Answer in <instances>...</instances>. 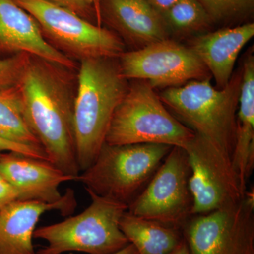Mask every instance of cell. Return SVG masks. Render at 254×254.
Returning a JSON list of instances; mask_svg holds the SVG:
<instances>
[{
    "label": "cell",
    "instance_id": "obj_5",
    "mask_svg": "<svg viewBox=\"0 0 254 254\" xmlns=\"http://www.w3.org/2000/svg\"><path fill=\"white\" fill-rule=\"evenodd\" d=\"M195 133L169 111L154 89L134 80L115 110L105 143L163 144L185 148Z\"/></svg>",
    "mask_w": 254,
    "mask_h": 254
},
{
    "label": "cell",
    "instance_id": "obj_4",
    "mask_svg": "<svg viewBox=\"0 0 254 254\" xmlns=\"http://www.w3.org/2000/svg\"><path fill=\"white\" fill-rule=\"evenodd\" d=\"M86 191L91 203L81 213L36 229L33 237L48 243L36 254H112L129 244L120 226L128 205Z\"/></svg>",
    "mask_w": 254,
    "mask_h": 254
},
{
    "label": "cell",
    "instance_id": "obj_14",
    "mask_svg": "<svg viewBox=\"0 0 254 254\" xmlns=\"http://www.w3.org/2000/svg\"><path fill=\"white\" fill-rule=\"evenodd\" d=\"M0 173L18 192L19 200L57 203L64 182L76 181L48 160L6 152L0 154Z\"/></svg>",
    "mask_w": 254,
    "mask_h": 254
},
{
    "label": "cell",
    "instance_id": "obj_16",
    "mask_svg": "<svg viewBox=\"0 0 254 254\" xmlns=\"http://www.w3.org/2000/svg\"><path fill=\"white\" fill-rule=\"evenodd\" d=\"M254 36V23L200 35L190 48L201 60L215 79L216 88H225L230 81L241 50Z\"/></svg>",
    "mask_w": 254,
    "mask_h": 254
},
{
    "label": "cell",
    "instance_id": "obj_23",
    "mask_svg": "<svg viewBox=\"0 0 254 254\" xmlns=\"http://www.w3.org/2000/svg\"><path fill=\"white\" fill-rule=\"evenodd\" d=\"M55 4L66 8L90 21L91 16L98 18L100 25L99 0H49ZM91 22V21H90Z\"/></svg>",
    "mask_w": 254,
    "mask_h": 254
},
{
    "label": "cell",
    "instance_id": "obj_26",
    "mask_svg": "<svg viewBox=\"0 0 254 254\" xmlns=\"http://www.w3.org/2000/svg\"><path fill=\"white\" fill-rule=\"evenodd\" d=\"M146 1L155 11H158L159 14L163 15L180 0H146Z\"/></svg>",
    "mask_w": 254,
    "mask_h": 254
},
{
    "label": "cell",
    "instance_id": "obj_2",
    "mask_svg": "<svg viewBox=\"0 0 254 254\" xmlns=\"http://www.w3.org/2000/svg\"><path fill=\"white\" fill-rule=\"evenodd\" d=\"M116 60L90 58L80 62L73 127L81 172L93 163L104 145L113 114L129 86Z\"/></svg>",
    "mask_w": 254,
    "mask_h": 254
},
{
    "label": "cell",
    "instance_id": "obj_11",
    "mask_svg": "<svg viewBox=\"0 0 254 254\" xmlns=\"http://www.w3.org/2000/svg\"><path fill=\"white\" fill-rule=\"evenodd\" d=\"M254 207L237 204L195 215L187 222L190 254H254Z\"/></svg>",
    "mask_w": 254,
    "mask_h": 254
},
{
    "label": "cell",
    "instance_id": "obj_20",
    "mask_svg": "<svg viewBox=\"0 0 254 254\" xmlns=\"http://www.w3.org/2000/svg\"><path fill=\"white\" fill-rule=\"evenodd\" d=\"M162 16L168 28L184 33L203 31L213 22L198 0H180Z\"/></svg>",
    "mask_w": 254,
    "mask_h": 254
},
{
    "label": "cell",
    "instance_id": "obj_22",
    "mask_svg": "<svg viewBox=\"0 0 254 254\" xmlns=\"http://www.w3.org/2000/svg\"><path fill=\"white\" fill-rule=\"evenodd\" d=\"M31 55L20 53L0 59V91L18 86Z\"/></svg>",
    "mask_w": 254,
    "mask_h": 254
},
{
    "label": "cell",
    "instance_id": "obj_8",
    "mask_svg": "<svg viewBox=\"0 0 254 254\" xmlns=\"http://www.w3.org/2000/svg\"><path fill=\"white\" fill-rule=\"evenodd\" d=\"M144 190L128 205L136 216L179 228L191 215L190 167L186 150L173 147Z\"/></svg>",
    "mask_w": 254,
    "mask_h": 254
},
{
    "label": "cell",
    "instance_id": "obj_9",
    "mask_svg": "<svg viewBox=\"0 0 254 254\" xmlns=\"http://www.w3.org/2000/svg\"><path fill=\"white\" fill-rule=\"evenodd\" d=\"M185 150L190 170L191 215L210 213L242 201L245 192L230 157L196 134Z\"/></svg>",
    "mask_w": 254,
    "mask_h": 254
},
{
    "label": "cell",
    "instance_id": "obj_29",
    "mask_svg": "<svg viewBox=\"0 0 254 254\" xmlns=\"http://www.w3.org/2000/svg\"><path fill=\"white\" fill-rule=\"evenodd\" d=\"M0 154H1V152H0Z\"/></svg>",
    "mask_w": 254,
    "mask_h": 254
},
{
    "label": "cell",
    "instance_id": "obj_18",
    "mask_svg": "<svg viewBox=\"0 0 254 254\" xmlns=\"http://www.w3.org/2000/svg\"><path fill=\"white\" fill-rule=\"evenodd\" d=\"M120 226L138 254H169L184 240L179 228L136 216L128 210Z\"/></svg>",
    "mask_w": 254,
    "mask_h": 254
},
{
    "label": "cell",
    "instance_id": "obj_13",
    "mask_svg": "<svg viewBox=\"0 0 254 254\" xmlns=\"http://www.w3.org/2000/svg\"><path fill=\"white\" fill-rule=\"evenodd\" d=\"M26 53L68 68L76 69L70 59L46 41L36 20L14 0H0V54Z\"/></svg>",
    "mask_w": 254,
    "mask_h": 254
},
{
    "label": "cell",
    "instance_id": "obj_19",
    "mask_svg": "<svg viewBox=\"0 0 254 254\" xmlns=\"http://www.w3.org/2000/svg\"><path fill=\"white\" fill-rule=\"evenodd\" d=\"M0 138L44 150L26 120L17 86L0 91Z\"/></svg>",
    "mask_w": 254,
    "mask_h": 254
},
{
    "label": "cell",
    "instance_id": "obj_17",
    "mask_svg": "<svg viewBox=\"0 0 254 254\" xmlns=\"http://www.w3.org/2000/svg\"><path fill=\"white\" fill-rule=\"evenodd\" d=\"M232 164L243 191L254 167V56L249 51L242 64Z\"/></svg>",
    "mask_w": 254,
    "mask_h": 254
},
{
    "label": "cell",
    "instance_id": "obj_1",
    "mask_svg": "<svg viewBox=\"0 0 254 254\" xmlns=\"http://www.w3.org/2000/svg\"><path fill=\"white\" fill-rule=\"evenodd\" d=\"M71 70L30 56L17 86L25 115L50 163L77 179L73 110L76 91Z\"/></svg>",
    "mask_w": 254,
    "mask_h": 254
},
{
    "label": "cell",
    "instance_id": "obj_3",
    "mask_svg": "<svg viewBox=\"0 0 254 254\" xmlns=\"http://www.w3.org/2000/svg\"><path fill=\"white\" fill-rule=\"evenodd\" d=\"M242 80L241 66L222 89L208 78L166 88L159 97L175 118L232 159Z\"/></svg>",
    "mask_w": 254,
    "mask_h": 254
},
{
    "label": "cell",
    "instance_id": "obj_24",
    "mask_svg": "<svg viewBox=\"0 0 254 254\" xmlns=\"http://www.w3.org/2000/svg\"><path fill=\"white\" fill-rule=\"evenodd\" d=\"M0 152H14V153H20L32 158L48 160V156L44 150L15 144L1 138H0Z\"/></svg>",
    "mask_w": 254,
    "mask_h": 254
},
{
    "label": "cell",
    "instance_id": "obj_27",
    "mask_svg": "<svg viewBox=\"0 0 254 254\" xmlns=\"http://www.w3.org/2000/svg\"><path fill=\"white\" fill-rule=\"evenodd\" d=\"M169 254H190V249L185 238L182 241L181 243L177 246V248Z\"/></svg>",
    "mask_w": 254,
    "mask_h": 254
},
{
    "label": "cell",
    "instance_id": "obj_12",
    "mask_svg": "<svg viewBox=\"0 0 254 254\" xmlns=\"http://www.w3.org/2000/svg\"><path fill=\"white\" fill-rule=\"evenodd\" d=\"M76 205L75 192L67 189L57 203L18 200L0 209V254H36L33 235L43 214L56 210L71 215Z\"/></svg>",
    "mask_w": 254,
    "mask_h": 254
},
{
    "label": "cell",
    "instance_id": "obj_10",
    "mask_svg": "<svg viewBox=\"0 0 254 254\" xmlns=\"http://www.w3.org/2000/svg\"><path fill=\"white\" fill-rule=\"evenodd\" d=\"M118 62L126 79L146 81L153 89L182 86L210 78V75L190 47L169 38L141 49L124 52Z\"/></svg>",
    "mask_w": 254,
    "mask_h": 254
},
{
    "label": "cell",
    "instance_id": "obj_21",
    "mask_svg": "<svg viewBox=\"0 0 254 254\" xmlns=\"http://www.w3.org/2000/svg\"><path fill=\"white\" fill-rule=\"evenodd\" d=\"M213 21L242 17L252 12L254 0H198Z\"/></svg>",
    "mask_w": 254,
    "mask_h": 254
},
{
    "label": "cell",
    "instance_id": "obj_25",
    "mask_svg": "<svg viewBox=\"0 0 254 254\" xmlns=\"http://www.w3.org/2000/svg\"><path fill=\"white\" fill-rule=\"evenodd\" d=\"M19 200L18 192L0 173V209Z\"/></svg>",
    "mask_w": 254,
    "mask_h": 254
},
{
    "label": "cell",
    "instance_id": "obj_7",
    "mask_svg": "<svg viewBox=\"0 0 254 254\" xmlns=\"http://www.w3.org/2000/svg\"><path fill=\"white\" fill-rule=\"evenodd\" d=\"M33 16L46 41L70 59H118L125 43L113 31L93 24L49 0H14Z\"/></svg>",
    "mask_w": 254,
    "mask_h": 254
},
{
    "label": "cell",
    "instance_id": "obj_15",
    "mask_svg": "<svg viewBox=\"0 0 254 254\" xmlns=\"http://www.w3.org/2000/svg\"><path fill=\"white\" fill-rule=\"evenodd\" d=\"M99 12L100 20L135 50L169 38L163 16L146 0H99Z\"/></svg>",
    "mask_w": 254,
    "mask_h": 254
},
{
    "label": "cell",
    "instance_id": "obj_6",
    "mask_svg": "<svg viewBox=\"0 0 254 254\" xmlns=\"http://www.w3.org/2000/svg\"><path fill=\"white\" fill-rule=\"evenodd\" d=\"M173 148L152 143H105L76 181L81 182L86 190L128 205Z\"/></svg>",
    "mask_w": 254,
    "mask_h": 254
},
{
    "label": "cell",
    "instance_id": "obj_28",
    "mask_svg": "<svg viewBox=\"0 0 254 254\" xmlns=\"http://www.w3.org/2000/svg\"><path fill=\"white\" fill-rule=\"evenodd\" d=\"M112 254H138V253L136 248L131 244L129 243L126 247L122 249V250H119L118 252Z\"/></svg>",
    "mask_w": 254,
    "mask_h": 254
}]
</instances>
